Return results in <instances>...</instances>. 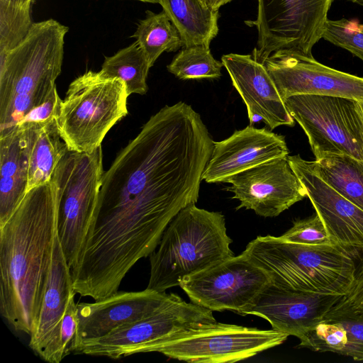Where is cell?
<instances>
[{
    "label": "cell",
    "mask_w": 363,
    "mask_h": 363,
    "mask_svg": "<svg viewBox=\"0 0 363 363\" xmlns=\"http://www.w3.org/2000/svg\"><path fill=\"white\" fill-rule=\"evenodd\" d=\"M18 6L32 5L33 0H3Z\"/></svg>",
    "instance_id": "cell-35"
},
{
    "label": "cell",
    "mask_w": 363,
    "mask_h": 363,
    "mask_svg": "<svg viewBox=\"0 0 363 363\" xmlns=\"http://www.w3.org/2000/svg\"><path fill=\"white\" fill-rule=\"evenodd\" d=\"M101 146L91 152L68 150L52 177L57 230L72 269L77 264L96 208L104 174Z\"/></svg>",
    "instance_id": "cell-7"
},
{
    "label": "cell",
    "mask_w": 363,
    "mask_h": 363,
    "mask_svg": "<svg viewBox=\"0 0 363 363\" xmlns=\"http://www.w3.org/2000/svg\"><path fill=\"white\" fill-rule=\"evenodd\" d=\"M284 101L307 135L315 160L347 155L363 162V127L356 100L301 94Z\"/></svg>",
    "instance_id": "cell-10"
},
{
    "label": "cell",
    "mask_w": 363,
    "mask_h": 363,
    "mask_svg": "<svg viewBox=\"0 0 363 363\" xmlns=\"http://www.w3.org/2000/svg\"><path fill=\"white\" fill-rule=\"evenodd\" d=\"M216 321L211 310L171 294L151 313L122 325L101 338L80 342L76 352L117 359L138 354L143 345L166 335Z\"/></svg>",
    "instance_id": "cell-11"
},
{
    "label": "cell",
    "mask_w": 363,
    "mask_h": 363,
    "mask_svg": "<svg viewBox=\"0 0 363 363\" xmlns=\"http://www.w3.org/2000/svg\"><path fill=\"white\" fill-rule=\"evenodd\" d=\"M145 14L131 38L136 40L152 67L162 53L174 52L182 47V41L179 31L163 10L158 13L146 11Z\"/></svg>",
    "instance_id": "cell-26"
},
{
    "label": "cell",
    "mask_w": 363,
    "mask_h": 363,
    "mask_svg": "<svg viewBox=\"0 0 363 363\" xmlns=\"http://www.w3.org/2000/svg\"><path fill=\"white\" fill-rule=\"evenodd\" d=\"M62 101L56 87L47 99L42 104L32 109L13 130L37 128L57 118Z\"/></svg>",
    "instance_id": "cell-33"
},
{
    "label": "cell",
    "mask_w": 363,
    "mask_h": 363,
    "mask_svg": "<svg viewBox=\"0 0 363 363\" xmlns=\"http://www.w3.org/2000/svg\"><path fill=\"white\" fill-rule=\"evenodd\" d=\"M323 38L363 61V24L346 18L328 19Z\"/></svg>",
    "instance_id": "cell-31"
},
{
    "label": "cell",
    "mask_w": 363,
    "mask_h": 363,
    "mask_svg": "<svg viewBox=\"0 0 363 363\" xmlns=\"http://www.w3.org/2000/svg\"><path fill=\"white\" fill-rule=\"evenodd\" d=\"M287 157L255 166L228 179L226 183L231 186L225 189L240 202L237 210L245 208L262 217H276L306 196Z\"/></svg>",
    "instance_id": "cell-14"
},
{
    "label": "cell",
    "mask_w": 363,
    "mask_h": 363,
    "mask_svg": "<svg viewBox=\"0 0 363 363\" xmlns=\"http://www.w3.org/2000/svg\"><path fill=\"white\" fill-rule=\"evenodd\" d=\"M289 153L284 135L250 125L214 142L202 179L208 183H226L234 174Z\"/></svg>",
    "instance_id": "cell-17"
},
{
    "label": "cell",
    "mask_w": 363,
    "mask_h": 363,
    "mask_svg": "<svg viewBox=\"0 0 363 363\" xmlns=\"http://www.w3.org/2000/svg\"><path fill=\"white\" fill-rule=\"evenodd\" d=\"M135 1H139L145 2V3H152V4H160L161 0H135Z\"/></svg>",
    "instance_id": "cell-38"
},
{
    "label": "cell",
    "mask_w": 363,
    "mask_h": 363,
    "mask_svg": "<svg viewBox=\"0 0 363 363\" xmlns=\"http://www.w3.org/2000/svg\"><path fill=\"white\" fill-rule=\"evenodd\" d=\"M279 237L286 242L303 245L335 244L316 213L310 217L294 221L292 227Z\"/></svg>",
    "instance_id": "cell-32"
},
{
    "label": "cell",
    "mask_w": 363,
    "mask_h": 363,
    "mask_svg": "<svg viewBox=\"0 0 363 363\" xmlns=\"http://www.w3.org/2000/svg\"><path fill=\"white\" fill-rule=\"evenodd\" d=\"M289 335L222 323H207L172 333L143 345L138 353L160 352L191 363H233L284 342Z\"/></svg>",
    "instance_id": "cell-8"
},
{
    "label": "cell",
    "mask_w": 363,
    "mask_h": 363,
    "mask_svg": "<svg viewBox=\"0 0 363 363\" xmlns=\"http://www.w3.org/2000/svg\"><path fill=\"white\" fill-rule=\"evenodd\" d=\"M299 340L298 347L363 360V314L329 311L321 322Z\"/></svg>",
    "instance_id": "cell-22"
},
{
    "label": "cell",
    "mask_w": 363,
    "mask_h": 363,
    "mask_svg": "<svg viewBox=\"0 0 363 363\" xmlns=\"http://www.w3.org/2000/svg\"><path fill=\"white\" fill-rule=\"evenodd\" d=\"M279 288L344 296L354 279L363 252L337 244L309 245L280 237L257 236L242 252Z\"/></svg>",
    "instance_id": "cell-4"
},
{
    "label": "cell",
    "mask_w": 363,
    "mask_h": 363,
    "mask_svg": "<svg viewBox=\"0 0 363 363\" xmlns=\"http://www.w3.org/2000/svg\"><path fill=\"white\" fill-rule=\"evenodd\" d=\"M225 216L199 208H182L163 233L157 249L150 254L147 289L165 292L184 278L234 255Z\"/></svg>",
    "instance_id": "cell-5"
},
{
    "label": "cell",
    "mask_w": 363,
    "mask_h": 363,
    "mask_svg": "<svg viewBox=\"0 0 363 363\" xmlns=\"http://www.w3.org/2000/svg\"><path fill=\"white\" fill-rule=\"evenodd\" d=\"M125 83L101 71H88L69 86L56 118L69 150L91 152L110 129L128 114Z\"/></svg>",
    "instance_id": "cell-6"
},
{
    "label": "cell",
    "mask_w": 363,
    "mask_h": 363,
    "mask_svg": "<svg viewBox=\"0 0 363 363\" xmlns=\"http://www.w3.org/2000/svg\"><path fill=\"white\" fill-rule=\"evenodd\" d=\"M33 24L30 5L18 6L0 0V53L20 44Z\"/></svg>",
    "instance_id": "cell-30"
},
{
    "label": "cell",
    "mask_w": 363,
    "mask_h": 363,
    "mask_svg": "<svg viewBox=\"0 0 363 363\" xmlns=\"http://www.w3.org/2000/svg\"><path fill=\"white\" fill-rule=\"evenodd\" d=\"M335 0H257V16L247 24L258 32L252 57L264 64L274 52L288 50L310 58L324 33Z\"/></svg>",
    "instance_id": "cell-9"
},
{
    "label": "cell",
    "mask_w": 363,
    "mask_h": 363,
    "mask_svg": "<svg viewBox=\"0 0 363 363\" xmlns=\"http://www.w3.org/2000/svg\"><path fill=\"white\" fill-rule=\"evenodd\" d=\"M150 67L145 52L135 41L113 55L105 57L100 71L108 77L121 79L128 95H143L148 89L146 80Z\"/></svg>",
    "instance_id": "cell-27"
},
{
    "label": "cell",
    "mask_w": 363,
    "mask_h": 363,
    "mask_svg": "<svg viewBox=\"0 0 363 363\" xmlns=\"http://www.w3.org/2000/svg\"><path fill=\"white\" fill-rule=\"evenodd\" d=\"M330 311L363 314V259L349 291L342 296Z\"/></svg>",
    "instance_id": "cell-34"
},
{
    "label": "cell",
    "mask_w": 363,
    "mask_h": 363,
    "mask_svg": "<svg viewBox=\"0 0 363 363\" xmlns=\"http://www.w3.org/2000/svg\"><path fill=\"white\" fill-rule=\"evenodd\" d=\"M33 133V128L13 130L0 137V225L9 219L27 191Z\"/></svg>",
    "instance_id": "cell-21"
},
{
    "label": "cell",
    "mask_w": 363,
    "mask_h": 363,
    "mask_svg": "<svg viewBox=\"0 0 363 363\" xmlns=\"http://www.w3.org/2000/svg\"><path fill=\"white\" fill-rule=\"evenodd\" d=\"M74 291L68 265L56 230L51 264L41 308L28 346L38 356L59 325Z\"/></svg>",
    "instance_id": "cell-20"
},
{
    "label": "cell",
    "mask_w": 363,
    "mask_h": 363,
    "mask_svg": "<svg viewBox=\"0 0 363 363\" xmlns=\"http://www.w3.org/2000/svg\"><path fill=\"white\" fill-rule=\"evenodd\" d=\"M232 0H214L213 7L215 9H220V6L226 4Z\"/></svg>",
    "instance_id": "cell-36"
},
{
    "label": "cell",
    "mask_w": 363,
    "mask_h": 363,
    "mask_svg": "<svg viewBox=\"0 0 363 363\" xmlns=\"http://www.w3.org/2000/svg\"><path fill=\"white\" fill-rule=\"evenodd\" d=\"M68 30L52 18L33 23L20 44L0 53V137L12 131L57 87Z\"/></svg>",
    "instance_id": "cell-3"
},
{
    "label": "cell",
    "mask_w": 363,
    "mask_h": 363,
    "mask_svg": "<svg viewBox=\"0 0 363 363\" xmlns=\"http://www.w3.org/2000/svg\"><path fill=\"white\" fill-rule=\"evenodd\" d=\"M329 186L363 210V162L347 155H330L309 162Z\"/></svg>",
    "instance_id": "cell-24"
},
{
    "label": "cell",
    "mask_w": 363,
    "mask_h": 363,
    "mask_svg": "<svg viewBox=\"0 0 363 363\" xmlns=\"http://www.w3.org/2000/svg\"><path fill=\"white\" fill-rule=\"evenodd\" d=\"M170 296L171 294L146 288L140 291H118L94 303H78L77 347L83 341L101 338L122 325L151 313Z\"/></svg>",
    "instance_id": "cell-19"
},
{
    "label": "cell",
    "mask_w": 363,
    "mask_h": 363,
    "mask_svg": "<svg viewBox=\"0 0 363 363\" xmlns=\"http://www.w3.org/2000/svg\"><path fill=\"white\" fill-rule=\"evenodd\" d=\"M357 107L359 114L360 116V118H361L362 124V127H363V101H357Z\"/></svg>",
    "instance_id": "cell-37"
},
{
    "label": "cell",
    "mask_w": 363,
    "mask_h": 363,
    "mask_svg": "<svg viewBox=\"0 0 363 363\" xmlns=\"http://www.w3.org/2000/svg\"><path fill=\"white\" fill-rule=\"evenodd\" d=\"M202 1H203L208 6L213 7L214 0H202Z\"/></svg>",
    "instance_id": "cell-40"
},
{
    "label": "cell",
    "mask_w": 363,
    "mask_h": 363,
    "mask_svg": "<svg viewBox=\"0 0 363 363\" xmlns=\"http://www.w3.org/2000/svg\"><path fill=\"white\" fill-rule=\"evenodd\" d=\"M221 62L246 105L251 125L261 121L270 130L294 125L295 121L264 64L251 55L235 53L223 55Z\"/></svg>",
    "instance_id": "cell-18"
},
{
    "label": "cell",
    "mask_w": 363,
    "mask_h": 363,
    "mask_svg": "<svg viewBox=\"0 0 363 363\" xmlns=\"http://www.w3.org/2000/svg\"><path fill=\"white\" fill-rule=\"evenodd\" d=\"M57 230L51 180L28 190L0 225V313L18 332L36 325Z\"/></svg>",
    "instance_id": "cell-2"
},
{
    "label": "cell",
    "mask_w": 363,
    "mask_h": 363,
    "mask_svg": "<svg viewBox=\"0 0 363 363\" xmlns=\"http://www.w3.org/2000/svg\"><path fill=\"white\" fill-rule=\"evenodd\" d=\"M160 4L179 31L182 47H209L219 30L218 9L202 0H161Z\"/></svg>",
    "instance_id": "cell-23"
},
{
    "label": "cell",
    "mask_w": 363,
    "mask_h": 363,
    "mask_svg": "<svg viewBox=\"0 0 363 363\" xmlns=\"http://www.w3.org/2000/svg\"><path fill=\"white\" fill-rule=\"evenodd\" d=\"M213 145L201 116L183 101L152 116L104 172L89 246L121 262L148 257L176 215L197 202Z\"/></svg>",
    "instance_id": "cell-1"
},
{
    "label": "cell",
    "mask_w": 363,
    "mask_h": 363,
    "mask_svg": "<svg viewBox=\"0 0 363 363\" xmlns=\"http://www.w3.org/2000/svg\"><path fill=\"white\" fill-rule=\"evenodd\" d=\"M222 62L216 60L210 48L202 45L182 47L167 66L169 72L180 79H218Z\"/></svg>",
    "instance_id": "cell-28"
},
{
    "label": "cell",
    "mask_w": 363,
    "mask_h": 363,
    "mask_svg": "<svg viewBox=\"0 0 363 363\" xmlns=\"http://www.w3.org/2000/svg\"><path fill=\"white\" fill-rule=\"evenodd\" d=\"M68 150L59 133L56 118L33 128L27 191L50 181L58 162Z\"/></svg>",
    "instance_id": "cell-25"
},
{
    "label": "cell",
    "mask_w": 363,
    "mask_h": 363,
    "mask_svg": "<svg viewBox=\"0 0 363 363\" xmlns=\"http://www.w3.org/2000/svg\"><path fill=\"white\" fill-rule=\"evenodd\" d=\"M74 296H71L59 325L40 354L48 362L60 363L77 350L78 317Z\"/></svg>",
    "instance_id": "cell-29"
},
{
    "label": "cell",
    "mask_w": 363,
    "mask_h": 363,
    "mask_svg": "<svg viewBox=\"0 0 363 363\" xmlns=\"http://www.w3.org/2000/svg\"><path fill=\"white\" fill-rule=\"evenodd\" d=\"M352 3L363 6V0H348Z\"/></svg>",
    "instance_id": "cell-39"
},
{
    "label": "cell",
    "mask_w": 363,
    "mask_h": 363,
    "mask_svg": "<svg viewBox=\"0 0 363 363\" xmlns=\"http://www.w3.org/2000/svg\"><path fill=\"white\" fill-rule=\"evenodd\" d=\"M264 65L283 100L294 95L313 94L363 101V77L325 66L314 57L278 50Z\"/></svg>",
    "instance_id": "cell-13"
},
{
    "label": "cell",
    "mask_w": 363,
    "mask_h": 363,
    "mask_svg": "<svg viewBox=\"0 0 363 363\" xmlns=\"http://www.w3.org/2000/svg\"><path fill=\"white\" fill-rule=\"evenodd\" d=\"M341 296L289 290L270 282L238 313L264 318L272 329L300 339L323 320Z\"/></svg>",
    "instance_id": "cell-15"
},
{
    "label": "cell",
    "mask_w": 363,
    "mask_h": 363,
    "mask_svg": "<svg viewBox=\"0 0 363 363\" xmlns=\"http://www.w3.org/2000/svg\"><path fill=\"white\" fill-rule=\"evenodd\" d=\"M269 283L264 270L242 252L184 278L179 286L195 304L238 313Z\"/></svg>",
    "instance_id": "cell-12"
},
{
    "label": "cell",
    "mask_w": 363,
    "mask_h": 363,
    "mask_svg": "<svg viewBox=\"0 0 363 363\" xmlns=\"http://www.w3.org/2000/svg\"><path fill=\"white\" fill-rule=\"evenodd\" d=\"M289 163L333 243L363 252V210L325 183L299 155Z\"/></svg>",
    "instance_id": "cell-16"
}]
</instances>
